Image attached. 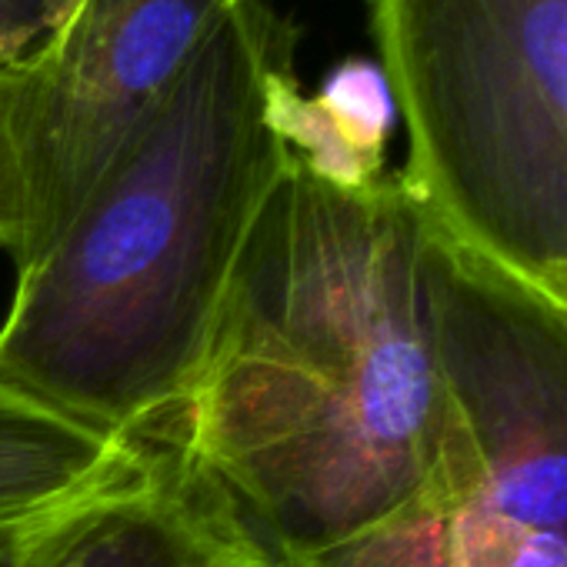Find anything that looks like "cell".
Listing matches in <instances>:
<instances>
[{
  "instance_id": "6da1fadb",
  "label": "cell",
  "mask_w": 567,
  "mask_h": 567,
  "mask_svg": "<svg viewBox=\"0 0 567 567\" xmlns=\"http://www.w3.org/2000/svg\"><path fill=\"white\" fill-rule=\"evenodd\" d=\"M427 244L398 171L338 187L291 157L184 404L147 437L270 567L354 540L427 481L441 421Z\"/></svg>"
},
{
  "instance_id": "7a4b0ae2",
  "label": "cell",
  "mask_w": 567,
  "mask_h": 567,
  "mask_svg": "<svg viewBox=\"0 0 567 567\" xmlns=\"http://www.w3.org/2000/svg\"><path fill=\"white\" fill-rule=\"evenodd\" d=\"M295 44L267 0L224 14L58 240L18 270L0 378L127 441L177 414L291 164L274 91Z\"/></svg>"
},
{
  "instance_id": "3957f363",
  "label": "cell",
  "mask_w": 567,
  "mask_h": 567,
  "mask_svg": "<svg viewBox=\"0 0 567 567\" xmlns=\"http://www.w3.org/2000/svg\"><path fill=\"white\" fill-rule=\"evenodd\" d=\"M398 171L464 250L567 305V0H368Z\"/></svg>"
},
{
  "instance_id": "277c9868",
  "label": "cell",
  "mask_w": 567,
  "mask_h": 567,
  "mask_svg": "<svg viewBox=\"0 0 567 567\" xmlns=\"http://www.w3.org/2000/svg\"><path fill=\"white\" fill-rule=\"evenodd\" d=\"M441 421L421 501L447 567H567V305L431 224Z\"/></svg>"
},
{
  "instance_id": "5b68a950",
  "label": "cell",
  "mask_w": 567,
  "mask_h": 567,
  "mask_svg": "<svg viewBox=\"0 0 567 567\" xmlns=\"http://www.w3.org/2000/svg\"><path fill=\"white\" fill-rule=\"evenodd\" d=\"M237 0H68L51 34L0 71V157L31 267Z\"/></svg>"
},
{
  "instance_id": "8992f818",
  "label": "cell",
  "mask_w": 567,
  "mask_h": 567,
  "mask_svg": "<svg viewBox=\"0 0 567 567\" xmlns=\"http://www.w3.org/2000/svg\"><path fill=\"white\" fill-rule=\"evenodd\" d=\"M24 567H270L224 507L147 441L134 471L54 514Z\"/></svg>"
},
{
  "instance_id": "52a82bcc",
  "label": "cell",
  "mask_w": 567,
  "mask_h": 567,
  "mask_svg": "<svg viewBox=\"0 0 567 567\" xmlns=\"http://www.w3.org/2000/svg\"><path fill=\"white\" fill-rule=\"evenodd\" d=\"M147 441L97 431L0 378V524L41 520L121 481Z\"/></svg>"
},
{
  "instance_id": "ba28073f",
  "label": "cell",
  "mask_w": 567,
  "mask_h": 567,
  "mask_svg": "<svg viewBox=\"0 0 567 567\" xmlns=\"http://www.w3.org/2000/svg\"><path fill=\"white\" fill-rule=\"evenodd\" d=\"M394 97L381 64L351 61L308 94L291 71L274 91V121L291 157L338 187H371L388 174Z\"/></svg>"
},
{
  "instance_id": "9c48e42d",
  "label": "cell",
  "mask_w": 567,
  "mask_h": 567,
  "mask_svg": "<svg viewBox=\"0 0 567 567\" xmlns=\"http://www.w3.org/2000/svg\"><path fill=\"white\" fill-rule=\"evenodd\" d=\"M301 567H447V554L434 514L411 501L388 520Z\"/></svg>"
},
{
  "instance_id": "30bf717a",
  "label": "cell",
  "mask_w": 567,
  "mask_h": 567,
  "mask_svg": "<svg viewBox=\"0 0 567 567\" xmlns=\"http://www.w3.org/2000/svg\"><path fill=\"white\" fill-rule=\"evenodd\" d=\"M68 0H0V71L24 61L61 21Z\"/></svg>"
},
{
  "instance_id": "8fae6325",
  "label": "cell",
  "mask_w": 567,
  "mask_h": 567,
  "mask_svg": "<svg viewBox=\"0 0 567 567\" xmlns=\"http://www.w3.org/2000/svg\"><path fill=\"white\" fill-rule=\"evenodd\" d=\"M71 507H74V504H71ZM58 514H61V511H58ZM51 517H54V514H51ZM51 517L24 520V524H0V567H24L28 550H31L38 530H41Z\"/></svg>"
},
{
  "instance_id": "7c38bea8",
  "label": "cell",
  "mask_w": 567,
  "mask_h": 567,
  "mask_svg": "<svg viewBox=\"0 0 567 567\" xmlns=\"http://www.w3.org/2000/svg\"><path fill=\"white\" fill-rule=\"evenodd\" d=\"M21 237V217H18V197L4 167V157H0V250L14 254Z\"/></svg>"
}]
</instances>
